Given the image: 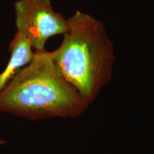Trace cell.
<instances>
[{
    "label": "cell",
    "instance_id": "obj_1",
    "mask_svg": "<svg viewBox=\"0 0 154 154\" xmlns=\"http://www.w3.org/2000/svg\"><path fill=\"white\" fill-rule=\"evenodd\" d=\"M88 105L62 76L49 51H36L0 92V111L29 120L77 118Z\"/></svg>",
    "mask_w": 154,
    "mask_h": 154
},
{
    "label": "cell",
    "instance_id": "obj_2",
    "mask_svg": "<svg viewBox=\"0 0 154 154\" xmlns=\"http://www.w3.org/2000/svg\"><path fill=\"white\" fill-rule=\"evenodd\" d=\"M67 22L61 45L50 56L63 78L90 105L110 82L114 47L104 24L91 15L78 10Z\"/></svg>",
    "mask_w": 154,
    "mask_h": 154
},
{
    "label": "cell",
    "instance_id": "obj_3",
    "mask_svg": "<svg viewBox=\"0 0 154 154\" xmlns=\"http://www.w3.org/2000/svg\"><path fill=\"white\" fill-rule=\"evenodd\" d=\"M17 32L29 42L33 49L42 51L51 36L63 34L68 22L54 9L50 0H18L14 4Z\"/></svg>",
    "mask_w": 154,
    "mask_h": 154
},
{
    "label": "cell",
    "instance_id": "obj_4",
    "mask_svg": "<svg viewBox=\"0 0 154 154\" xmlns=\"http://www.w3.org/2000/svg\"><path fill=\"white\" fill-rule=\"evenodd\" d=\"M10 57L5 69L0 72V92L23 67L30 63L34 53L29 42L17 32L10 44Z\"/></svg>",
    "mask_w": 154,
    "mask_h": 154
}]
</instances>
